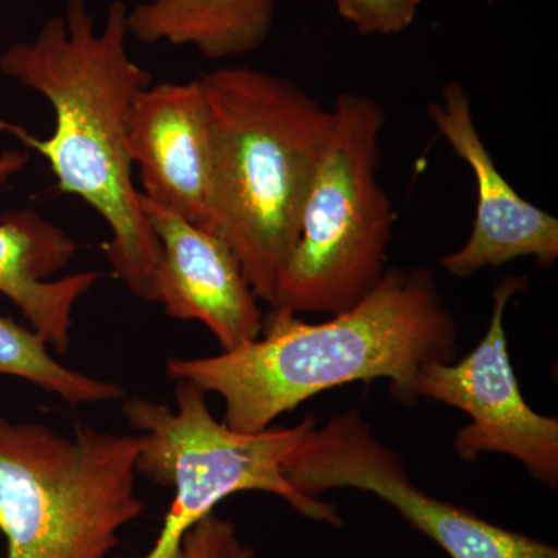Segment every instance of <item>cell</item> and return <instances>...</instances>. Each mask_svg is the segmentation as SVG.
Masks as SVG:
<instances>
[{"label":"cell","mask_w":558,"mask_h":558,"mask_svg":"<svg viewBox=\"0 0 558 558\" xmlns=\"http://www.w3.org/2000/svg\"><path fill=\"white\" fill-rule=\"evenodd\" d=\"M142 435L75 425L64 436L0 416L5 558H106L145 512L135 492Z\"/></svg>","instance_id":"4"},{"label":"cell","mask_w":558,"mask_h":558,"mask_svg":"<svg viewBox=\"0 0 558 558\" xmlns=\"http://www.w3.org/2000/svg\"><path fill=\"white\" fill-rule=\"evenodd\" d=\"M128 149L140 170L142 196L209 231L213 134L201 80L150 84L140 92Z\"/></svg>","instance_id":"10"},{"label":"cell","mask_w":558,"mask_h":558,"mask_svg":"<svg viewBox=\"0 0 558 558\" xmlns=\"http://www.w3.org/2000/svg\"><path fill=\"white\" fill-rule=\"evenodd\" d=\"M458 325L432 270L392 267L368 295L328 322L270 310L252 343L211 357L170 359L172 380H186L226 403L223 424L258 433L319 392L387 379L402 403L416 402L418 373L453 362Z\"/></svg>","instance_id":"2"},{"label":"cell","mask_w":558,"mask_h":558,"mask_svg":"<svg viewBox=\"0 0 558 558\" xmlns=\"http://www.w3.org/2000/svg\"><path fill=\"white\" fill-rule=\"evenodd\" d=\"M27 163L28 154L22 150L0 154V185ZM76 250L64 230L35 209H13L0 219V293L58 354L70 348L73 307L101 278L90 270L51 281Z\"/></svg>","instance_id":"12"},{"label":"cell","mask_w":558,"mask_h":558,"mask_svg":"<svg viewBox=\"0 0 558 558\" xmlns=\"http://www.w3.org/2000/svg\"><path fill=\"white\" fill-rule=\"evenodd\" d=\"M199 80L211 116L209 231L230 245L253 292L271 310L332 131V109L295 81L244 65Z\"/></svg>","instance_id":"3"},{"label":"cell","mask_w":558,"mask_h":558,"mask_svg":"<svg viewBox=\"0 0 558 558\" xmlns=\"http://www.w3.org/2000/svg\"><path fill=\"white\" fill-rule=\"evenodd\" d=\"M428 116L451 150L469 165L476 182L478 204L469 241L439 264L457 278H470L487 267L534 256L539 266L558 259V219L521 197L499 172L484 145L468 92L457 81L444 86Z\"/></svg>","instance_id":"9"},{"label":"cell","mask_w":558,"mask_h":558,"mask_svg":"<svg viewBox=\"0 0 558 558\" xmlns=\"http://www.w3.org/2000/svg\"><path fill=\"white\" fill-rule=\"evenodd\" d=\"M527 281L502 279L494 293V312L486 333L458 362H433L418 373L414 395L464 411L470 424L459 428L453 450L464 462L483 453L519 459L527 472L549 488L558 484V421L531 409L521 395L510 362L505 314L510 299Z\"/></svg>","instance_id":"8"},{"label":"cell","mask_w":558,"mask_h":558,"mask_svg":"<svg viewBox=\"0 0 558 558\" xmlns=\"http://www.w3.org/2000/svg\"><path fill=\"white\" fill-rule=\"evenodd\" d=\"M282 468L289 483L307 497L318 498L332 488L376 495L450 558H558L548 543L422 492L398 451L374 438L357 410L333 416L319 428L312 418Z\"/></svg>","instance_id":"7"},{"label":"cell","mask_w":558,"mask_h":558,"mask_svg":"<svg viewBox=\"0 0 558 558\" xmlns=\"http://www.w3.org/2000/svg\"><path fill=\"white\" fill-rule=\"evenodd\" d=\"M332 113L299 238L275 284L274 311L339 315L387 271L396 213L377 179L384 106L368 95L341 94Z\"/></svg>","instance_id":"5"},{"label":"cell","mask_w":558,"mask_h":558,"mask_svg":"<svg viewBox=\"0 0 558 558\" xmlns=\"http://www.w3.org/2000/svg\"><path fill=\"white\" fill-rule=\"evenodd\" d=\"M274 20V0H143L128 10V31L143 44H191L227 60L263 47Z\"/></svg>","instance_id":"13"},{"label":"cell","mask_w":558,"mask_h":558,"mask_svg":"<svg viewBox=\"0 0 558 558\" xmlns=\"http://www.w3.org/2000/svg\"><path fill=\"white\" fill-rule=\"evenodd\" d=\"M422 0H336L337 11L363 36H392L409 31Z\"/></svg>","instance_id":"15"},{"label":"cell","mask_w":558,"mask_h":558,"mask_svg":"<svg viewBox=\"0 0 558 558\" xmlns=\"http://www.w3.org/2000/svg\"><path fill=\"white\" fill-rule=\"evenodd\" d=\"M128 9L109 5L97 32L86 0H68L64 16L44 22L35 39L11 44L0 72L50 102L54 131L39 140L0 120L25 146L43 154L62 193L86 202L108 223L106 256L116 277L140 300L156 303L159 240L140 202L128 149L132 108L153 73L126 49Z\"/></svg>","instance_id":"1"},{"label":"cell","mask_w":558,"mask_h":558,"mask_svg":"<svg viewBox=\"0 0 558 558\" xmlns=\"http://www.w3.org/2000/svg\"><path fill=\"white\" fill-rule=\"evenodd\" d=\"M174 381L175 411L143 398L126 399L123 405L124 417L145 439L137 473L175 490L159 538L143 558H179L191 529L222 499L245 490L277 495L306 519L343 526L336 506L301 494L284 475L282 464L311 417L292 428L234 432L213 417L204 389Z\"/></svg>","instance_id":"6"},{"label":"cell","mask_w":558,"mask_h":558,"mask_svg":"<svg viewBox=\"0 0 558 558\" xmlns=\"http://www.w3.org/2000/svg\"><path fill=\"white\" fill-rule=\"evenodd\" d=\"M47 347L49 344L35 330L0 315V376L5 374L31 381L73 405L124 398L120 385L65 368L51 357Z\"/></svg>","instance_id":"14"},{"label":"cell","mask_w":558,"mask_h":558,"mask_svg":"<svg viewBox=\"0 0 558 558\" xmlns=\"http://www.w3.org/2000/svg\"><path fill=\"white\" fill-rule=\"evenodd\" d=\"M140 202L161 250L156 303L171 318L204 323L222 351L258 339L266 315L230 245L142 193Z\"/></svg>","instance_id":"11"},{"label":"cell","mask_w":558,"mask_h":558,"mask_svg":"<svg viewBox=\"0 0 558 558\" xmlns=\"http://www.w3.org/2000/svg\"><path fill=\"white\" fill-rule=\"evenodd\" d=\"M179 558H256V554L242 542L233 521L213 512L185 535Z\"/></svg>","instance_id":"16"}]
</instances>
